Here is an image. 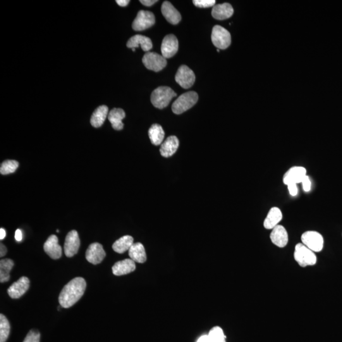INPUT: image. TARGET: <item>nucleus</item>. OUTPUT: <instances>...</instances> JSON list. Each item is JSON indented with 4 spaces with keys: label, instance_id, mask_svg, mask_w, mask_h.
I'll return each mask as SVG.
<instances>
[{
    "label": "nucleus",
    "instance_id": "obj_1",
    "mask_svg": "<svg viewBox=\"0 0 342 342\" xmlns=\"http://www.w3.org/2000/svg\"><path fill=\"white\" fill-rule=\"evenodd\" d=\"M87 288V283L83 277H77L66 284L60 294V305L63 308H69L75 304L82 297Z\"/></svg>",
    "mask_w": 342,
    "mask_h": 342
},
{
    "label": "nucleus",
    "instance_id": "obj_2",
    "mask_svg": "<svg viewBox=\"0 0 342 342\" xmlns=\"http://www.w3.org/2000/svg\"><path fill=\"white\" fill-rule=\"evenodd\" d=\"M176 96V93L174 92L171 88L160 87L152 92L151 102L153 105L156 108L163 109L168 106L172 99Z\"/></svg>",
    "mask_w": 342,
    "mask_h": 342
},
{
    "label": "nucleus",
    "instance_id": "obj_3",
    "mask_svg": "<svg viewBox=\"0 0 342 342\" xmlns=\"http://www.w3.org/2000/svg\"><path fill=\"white\" fill-rule=\"evenodd\" d=\"M198 99V94L195 92L183 93L174 102L172 106V111L176 114H183L194 106Z\"/></svg>",
    "mask_w": 342,
    "mask_h": 342
},
{
    "label": "nucleus",
    "instance_id": "obj_4",
    "mask_svg": "<svg viewBox=\"0 0 342 342\" xmlns=\"http://www.w3.org/2000/svg\"><path fill=\"white\" fill-rule=\"evenodd\" d=\"M294 258L298 264L303 267L314 265L317 261L314 252L303 243H298L295 246Z\"/></svg>",
    "mask_w": 342,
    "mask_h": 342
},
{
    "label": "nucleus",
    "instance_id": "obj_5",
    "mask_svg": "<svg viewBox=\"0 0 342 342\" xmlns=\"http://www.w3.org/2000/svg\"><path fill=\"white\" fill-rule=\"evenodd\" d=\"M211 39L214 46L219 50L226 49L231 43L230 33L220 26H215L213 28Z\"/></svg>",
    "mask_w": 342,
    "mask_h": 342
},
{
    "label": "nucleus",
    "instance_id": "obj_6",
    "mask_svg": "<svg viewBox=\"0 0 342 342\" xmlns=\"http://www.w3.org/2000/svg\"><path fill=\"white\" fill-rule=\"evenodd\" d=\"M302 243L314 252H319L323 248L324 239L321 234L314 231L303 233L301 237Z\"/></svg>",
    "mask_w": 342,
    "mask_h": 342
},
{
    "label": "nucleus",
    "instance_id": "obj_7",
    "mask_svg": "<svg viewBox=\"0 0 342 342\" xmlns=\"http://www.w3.org/2000/svg\"><path fill=\"white\" fill-rule=\"evenodd\" d=\"M142 61L146 68L155 72L162 71L167 66L166 59L162 55L154 52H148L145 54Z\"/></svg>",
    "mask_w": 342,
    "mask_h": 342
},
{
    "label": "nucleus",
    "instance_id": "obj_8",
    "mask_svg": "<svg viewBox=\"0 0 342 342\" xmlns=\"http://www.w3.org/2000/svg\"><path fill=\"white\" fill-rule=\"evenodd\" d=\"M155 23L154 14L149 11H141L133 21V29L136 31H141L151 28Z\"/></svg>",
    "mask_w": 342,
    "mask_h": 342
},
{
    "label": "nucleus",
    "instance_id": "obj_9",
    "mask_svg": "<svg viewBox=\"0 0 342 342\" xmlns=\"http://www.w3.org/2000/svg\"><path fill=\"white\" fill-rule=\"evenodd\" d=\"M175 80L184 89H188L194 84L195 75L191 69L183 65L178 69L176 74Z\"/></svg>",
    "mask_w": 342,
    "mask_h": 342
},
{
    "label": "nucleus",
    "instance_id": "obj_10",
    "mask_svg": "<svg viewBox=\"0 0 342 342\" xmlns=\"http://www.w3.org/2000/svg\"><path fill=\"white\" fill-rule=\"evenodd\" d=\"M178 40L175 36L169 35L162 41L161 46L162 56L165 59H170L174 57L178 51Z\"/></svg>",
    "mask_w": 342,
    "mask_h": 342
},
{
    "label": "nucleus",
    "instance_id": "obj_11",
    "mask_svg": "<svg viewBox=\"0 0 342 342\" xmlns=\"http://www.w3.org/2000/svg\"><path fill=\"white\" fill-rule=\"evenodd\" d=\"M80 247V240L78 232L73 230L68 234L64 244V252L68 257H73L78 253Z\"/></svg>",
    "mask_w": 342,
    "mask_h": 342
},
{
    "label": "nucleus",
    "instance_id": "obj_12",
    "mask_svg": "<svg viewBox=\"0 0 342 342\" xmlns=\"http://www.w3.org/2000/svg\"><path fill=\"white\" fill-rule=\"evenodd\" d=\"M106 255L104 248L99 243H93L88 247L86 252V258L91 264L97 265L100 264L104 259Z\"/></svg>",
    "mask_w": 342,
    "mask_h": 342
},
{
    "label": "nucleus",
    "instance_id": "obj_13",
    "mask_svg": "<svg viewBox=\"0 0 342 342\" xmlns=\"http://www.w3.org/2000/svg\"><path fill=\"white\" fill-rule=\"evenodd\" d=\"M307 175V171L305 167L295 166L291 167L286 172L283 176V183L286 186L294 183L297 185L302 183L303 179Z\"/></svg>",
    "mask_w": 342,
    "mask_h": 342
},
{
    "label": "nucleus",
    "instance_id": "obj_14",
    "mask_svg": "<svg viewBox=\"0 0 342 342\" xmlns=\"http://www.w3.org/2000/svg\"><path fill=\"white\" fill-rule=\"evenodd\" d=\"M30 279L27 277H21L18 281L9 287L7 292L12 298L17 299L22 296L30 288Z\"/></svg>",
    "mask_w": 342,
    "mask_h": 342
},
{
    "label": "nucleus",
    "instance_id": "obj_15",
    "mask_svg": "<svg viewBox=\"0 0 342 342\" xmlns=\"http://www.w3.org/2000/svg\"><path fill=\"white\" fill-rule=\"evenodd\" d=\"M45 252L53 259H59L61 257L62 249L59 244V239L56 235H51L44 244Z\"/></svg>",
    "mask_w": 342,
    "mask_h": 342
},
{
    "label": "nucleus",
    "instance_id": "obj_16",
    "mask_svg": "<svg viewBox=\"0 0 342 342\" xmlns=\"http://www.w3.org/2000/svg\"><path fill=\"white\" fill-rule=\"evenodd\" d=\"M270 238L277 247L283 248L288 243V233L283 226L277 225L272 229Z\"/></svg>",
    "mask_w": 342,
    "mask_h": 342
},
{
    "label": "nucleus",
    "instance_id": "obj_17",
    "mask_svg": "<svg viewBox=\"0 0 342 342\" xmlns=\"http://www.w3.org/2000/svg\"><path fill=\"white\" fill-rule=\"evenodd\" d=\"M162 13L166 20L171 25H176L180 22L181 16L180 13L174 8L170 2H164L162 6Z\"/></svg>",
    "mask_w": 342,
    "mask_h": 342
},
{
    "label": "nucleus",
    "instance_id": "obj_18",
    "mask_svg": "<svg viewBox=\"0 0 342 342\" xmlns=\"http://www.w3.org/2000/svg\"><path fill=\"white\" fill-rule=\"evenodd\" d=\"M179 145V140L176 136H169L161 145L160 149V154L162 156L166 158L173 156L178 150Z\"/></svg>",
    "mask_w": 342,
    "mask_h": 342
},
{
    "label": "nucleus",
    "instance_id": "obj_19",
    "mask_svg": "<svg viewBox=\"0 0 342 342\" xmlns=\"http://www.w3.org/2000/svg\"><path fill=\"white\" fill-rule=\"evenodd\" d=\"M136 269L135 262L127 259L116 263L112 267V272L116 276H123L133 272Z\"/></svg>",
    "mask_w": 342,
    "mask_h": 342
},
{
    "label": "nucleus",
    "instance_id": "obj_20",
    "mask_svg": "<svg viewBox=\"0 0 342 342\" xmlns=\"http://www.w3.org/2000/svg\"><path fill=\"white\" fill-rule=\"evenodd\" d=\"M140 45L144 52L150 51L152 49L153 45L151 40L144 36L136 35L131 38L127 43V47L129 49H136Z\"/></svg>",
    "mask_w": 342,
    "mask_h": 342
},
{
    "label": "nucleus",
    "instance_id": "obj_21",
    "mask_svg": "<svg viewBox=\"0 0 342 342\" xmlns=\"http://www.w3.org/2000/svg\"><path fill=\"white\" fill-rule=\"evenodd\" d=\"M234 13V10L230 4L224 3L218 4L213 7L212 16L217 20H225L230 18Z\"/></svg>",
    "mask_w": 342,
    "mask_h": 342
},
{
    "label": "nucleus",
    "instance_id": "obj_22",
    "mask_svg": "<svg viewBox=\"0 0 342 342\" xmlns=\"http://www.w3.org/2000/svg\"><path fill=\"white\" fill-rule=\"evenodd\" d=\"M283 218V214L278 207H274L270 209L264 222L265 229H272L277 225Z\"/></svg>",
    "mask_w": 342,
    "mask_h": 342
},
{
    "label": "nucleus",
    "instance_id": "obj_23",
    "mask_svg": "<svg viewBox=\"0 0 342 342\" xmlns=\"http://www.w3.org/2000/svg\"><path fill=\"white\" fill-rule=\"evenodd\" d=\"M125 112L122 109H114L109 112L108 119L114 130L120 131L124 128L123 120L125 118Z\"/></svg>",
    "mask_w": 342,
    "mask_h": 342
},
{
    "label": "nucleus",
    "instance_id": "obj_24",
    "mask_svg": "<svg viewBox=\"0 0 342 342\" xmlns=\"http://www.w3.org/2000/svg\"><path fill=\"white\" fill-rule=\"evenodd\" d=\"M109 115V108L106 105L98 107L93 112L91 117L90 123L94 128H100L104 123L105 119Z\"/></svg>",
    "mask_w": 342,
    "mask_h": 342
},
{
    "label": "nucleus",
    "instance_id": "obj_25",
    "mask_svg": "<svg viewBox=\"0 0 342 342\" xmlns=\"http://www.w3.org/2000/svg\"><path fill=\"white\" fill-rule=\"evenodd\" d=\"M129 255L134 262L144 263L147 260V255L144 246L141 243H134L129 250Z\"/></svg>",
    "mask_w": 342,
    "mask_h": 342
},
{
    "label": "nucleus",
    "instance_id": "obj_26",
    "mask_svg": "<svg viewBox=\"0 0 342 342\" xmlns=\"http://www.w3.org/2000/svg\"><path fill=\"white\" fill-rule=\"evenodd\" d=\"M133 244L134 240L132 236H124L115 241L112 245V248L117 253H123L130 250Z\"/></svg>",
    "mask_w": 342,
    "mask_h": 342
},
{
    "label": "nucleus",
    "instance_id": "obj_27",
    "mask_svg": "<svg viewBox=\"0 0 342 342\" xmlns=\"http://www.w3.org/2000/svg\"><path fill=\"white\" fill-rule=\"evenodd\" d=\"M148 136L153 145H160L163 142L165 133L162 126L159 124H153L148 131Z\"/></svg>",
    "mask_w": 342,
    "mask_h": 342
},
{
    "label": "nucleus",
    "instance_id": "obj_28",
    "mask_svg": "<svg viewBox=\"0 0 342 342\" xmlns=\"http://www.w3.org/2000/svg\"><path fill=\"white\" fill-rule=\"evenodd\" d=\"M14 263L13 260L5 259L0 261V281L6 283L10 279V272L14 267Z\"/></svg>",
    "mask_w": 342,
    "mask_h": 342
},
{
    "label": "nucleus",
    "instance_id": "obj_29",
    "mask_svg": "<svg viewBox=\"0 0 342 342\" xmlns=\"http://www.w3.org/2000/svg\"><path fill=\"white\" fill-rule=\"evenodd\" d=\"M11 326L7 318L0 314V342H6L10 334Z\"/></svg>",
    "mask_w": 342,
    "mask_h": 342
},
{
    "label": "nucleus",
    "instance_id": "obj_30",
    "mask_svg": "<svg viewBox=\"0 0 342 342\" xmlns=\"http://www.w3.org/2000/svg\"><path fill=\"white\" fill-rule=\"evenodd\" d=\"M19 167V162L16 160H8L4 161L0 167V173L3 175L14 173Z\"/></svg>",
    "mask_w": 342,
    "mask_h": 342
},
{
    "label": "nucleus",
    "instance_id": "obj_31",
    "mask_svg": "<svg viewBox=\"0 0 342 342\" xmlns=\"http://www.w3.org/2000/svg\"><path fill=\"white\" fill-rule=\"evenodd\" d=\"M208 336L210 342H226V336L223 330L219 326L214 327L210 329Z\"/></svg>",
    "mask_w": 342,
    "mask_h": 342
},
{
    "label": "nucleus",
    "instance_id": "obj_32",
    "mask_svg": "<svg viewBox=\"0 0 342 342\" xmlns=\"http://www.w3.org/2000/svg\"><path fill=\"white\" fill-rule=\"evenodd\" d=\"M193 3L198 8H209V7L215 6L216 1L215 0H194Z\"/></svg>",
    "mask_w": 342,
    "mask_h": 342
},
{
    "label": "nucleus",
    "instance_id": "obj_33",
    "mask_svg": "<svg viewBox=\"0 0 342 342\" xmlns=\"http://www.w3.org/2000/svg\"><path fill=\"white\" fill-rule=\"evenodd\" d=\"M40 333L37 330L31 329L23 342H40Z\"/></svg>",
    "mask_w": 342,
    "mask_h": 342
},
{
    "label": "nucleus",
    "instance_id": "obj_34",
    "mask_svg": "<svg viewBox=\"0 0 342 342\" xmlns=\"http://www.w3.org/2000/svg\"><path fill=\"white\" fill-rule=\"evenodd\" d=\"M301 183L302 184L303 190H304L305 192H308V191L310 190V188H311V181H310L309 177L307 175L305 176V178L303 179L302 183Z\"/></svg>",
    "mask_w": 342,
    "mask_h": 342
},
{
    "label": "nucleus",
    "instance_id": "obj_35",
    "mask_svg": "<svg viewBox=\"0 0 342 342\" xmlns=\"http://www.w3.org/2000/svg\"><path fill=\"white\" fill-rule=\"evenodd\" d=\"M287 187H288L289 193L293 197H295L298 194V188L296 184H290V185H287Z\"/></svg>",
    "mask_w": 342,
    "mask_h": 342
},
{
    "label": "nucleus",
    "instance_id": "obj_36",
    "mask_svg": "<svg viewBox=\"0 0 342 342\" xmlns=\"http://www.w3.org/2000/svg\"><path fill=\"white\" fill-rule=\"evenodd\" d=\"M157 2L155 1V0H141L140 3H142L145 6L151 7L153 5L157 3Z\"/></svg>",
    "mask_w": 342,
    "mask_h": 342
},
{
    "label": "nucleus",
    "instance_id": "obj_37",
    "mask_svg": "<svg viewBox=\"0 0 342 342\" xmlns=\"http://www.w3.org/2000/svg\"><path fill=\"white\" fill-rule=\"evenodd\" d=\"M15 238L18 241H21L23 240V233L21 229H17L15 234Z\"/></svg>",
    "mask_w": 342,
    "mask_h": 342
},
{
    "label": "nucleus",
    "instance_id": "obj_38",
    "mask_svg": "<svg viewBox=\"0 0 342 342\" xmlns=\"http://www.w3.org/2000/svg\"><path fill=\"white\" fill-rule=\"evenodd\" d=\"M7 247L3 243H1V245H0V256H1L2 257H4V256L7 254Z\"/></svg>",
    "mask_w": 342,
    "mask_h": 342
},
{
    "label": "nucleus",
    "instance_id": "obj_39",
    "mask_svg": "<svg viewBox=\"0 0 342 342\" xmlns=\"http://www.w3.org/2000/svg\"><path fill=\"white\" fill-rule=\"evenodd\" d=\"M130 1L129 0H117L116 3L121 7H126L129 4H130Z\"/></svg>",
    "mask_w": 342,
    "mask_h": 342
},
{
    "label": "nucleus",
    "instance_id": "obj_40",
    "mask_svg": "<svg viewBox=\"0 0 342 342\" xmlns=\"http://www.w3.org/2000/svg\"><path fill=\"white\" fill-rule=\"evenodd\" d=\"M197 342H210L209 336H208V334H205V335L200 337Z\"/></svg>",
    "mask_w": 342,
    "mask_h": 342
},
{
    "label": "nucleus",
    "instance_id": "obj_41",
    "mask_svg": "<svg viewBox=\"0 0 342 342\" xmlns=\"http://www.w3.org/2000/svg\"><path fill=\"white\" fill-rule=\"evenodd\" d=\"M6 236V231L4 228L0 229V239L4 240Z\"/></svg>",
    "mask_w": 342,
    "mask_h": 342
},
{
    "label": "nucleus",
    "instance_id": "obj_42",
    "mask_svg": "<svg viewBox=\"0 0 342 342\" xmlns=\"http://www.w3.org/2000/svg\"><path fill=\"white\" fill-rule=\"evenodd\" d=\"M132 50H133V52H135V50H135V49H132Z\"/></svg>",
    "mask_w": 342,
    "mask_h": 342
},
{
    "label": "nucleus",
    "instance_id": "obj_43",
    "mask_svg": "<svg viewBox=\"0 0 342 342\" xmlns=\"http://www.w3.org/2000/svg\"><path fill=\"white\" fill-rule=\"evenodd\" d=\"M217 52H219L220 50H219V49H217Z\"/></svg>",
    "mask_w": 342,
    "mask_h": 342
}]
</instances>
